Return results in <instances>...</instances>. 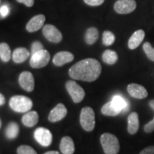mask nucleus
Segmentation results:
<instances>
[{"instance_id":"26","label":"nucleus","mask_w":154,"mask_h":154,"mask_svg":"<svg viewBox=\"0 0 154 154\" xmlns=\"http://www.w3.org/2000/svg\"><path fill=\"white\" fill-rule=\"evenodd\" d=\"M103 44L105 46H111L114 43L115 36L110 31H105L103 34Z\"/></svg>"},{"instance_id":"2","label":"nucleus","mask_w":154,"mask_h":154,"mask_svg":"<svg viewBox=\"0 0 154 154\" xmlns=\"http://www.w3.org/2000/svg\"><path fill=\"white\" fill-rule=\"evenodd\" d=\"M9 106L16 112L26 113L33 106V102L26 96H14L9 100Z\"/></svg>"},{"instance_id":"21","label":"nucleus","mask_w":154,"mask_h":154,"mask_svg":"<svg viewBox=\"0 0 154 154\" xmlns=\"http://www.w3.org/2000/svg\"><path fill=\"white\" fill-rule=\"evenodd\" d=\"M121 111L112 103V101L105 103L101 108V113L105 116H116L119 115Z\"/></svg>"},{"instance_id":"4","label":"nucleus","mask_w":154,"mask_h":154,"mask_svg":"<svg viewBox=\"0 0 154 154\" xmlns=\"http://www.w3.org/2000/svg\"><path fill=\"white\" fill-rule=\"evenodd\" d=\"M81 126L86 131H92L95 127V113L91 107H84L80 114Z\"/></svg>"},{"instance_id":"24","label":"nucleus","mask_w":154,"mask_h":154,"mask_svg":"<svg viewBox=\"0 0 154 154\" xmlns=\"http://www.w3.org/2000/svg\"><path fill=\"white\" fill-rule=\"evenodd\" d=\"M102 59H103V62L107 64H114L118 61V54L113 50H106L102 55Z\"/></svg>"},{"instance_id":"22","label":"nucleus","mask_w":154,"mask_h":154,"mask_svg":"<svg viewBox=\"0 0 154 154\" xmlns=\"http://www.w3.org/2000/svg\"><path fill=\"white\" fill-rule=\"evenodd\" d=\"M99 38V31L95 27L88 28L86 32L85 41L88 45L94 44Z\"/></svg>"},{"instance_id":"15","label":"nucleus","mask_w":154,"mask_h":154,"mask_svg":"<svg viewBox=\"0 0 154 154\" xmlns=\"http://www.w3.org/2000/svg\"><path fill=\"white\" fill-rule=\"evenodd\" d=\"M145 37V32L143 30L139 29L136 31L128 40V46L130 49H135L139 47Z\"/></svg>"},{"instance_id":"36","label":"nucleus","mask_w":154,"mask_h":154,"mask_svg":"<svg viewBox=\"0 0 154 154\" xmlns=\"http://www.w3.org/2000/svg\"><path fill=\"white\" fill-rule=\"evenodd\" d=\"M149 106H151V109L154 111V99L151 100V101H149Z\"/></svg>"},{"instance_id":"11","label":"nucleus","mask_w":154,"mask_h":154,"mask_svg":"<svg viewBox=\"0 0 154 154\" xmlns=\"http://www.w3.org/2000/svg\"><path fill=\"white\" fill-rule=\"evenodd\" d=\"M67 114V109L63 103H59L50 112L48 119L50 122H57L61 121Z\"/></svg>"},{"instance_id":"12","label":"nucleus","mask_w":154,"mask_h":154,"mask_svg":"<svg viewBox=\"0 0 154 154\" xmlns=\"http://www.w3.org/2000/svg\"><path fill=\"white\" fill-rule=\"evenodd\" d=\"M127 91L131 96L138 99H145L148 96V91L143 86L137 84H130L127 86Z\"/></svg>"},{"instance_id":"28","label":"nucleus","mask_w":154,"mask_h":154,"mask_svg":"<svg viewBox=\"0 0 154 154\" xmlns=\"http://www.w3.org/2000/svg\"><path fill=\"white\" fill-rule=\"evenodd\" d=\"M17 152L18 154H37L33 148L26 145L19 146L17 150Z\"/></svg>"},{"instance_id":"34","label":"nucleus","mask_w":154,"mask_h":154,"mask_svg":"<svg viewBox=\"0 0 154 154\" xmlns=\"http://www.w3.org/2000/svg\"><path fill=\"white\" fill-rule=\"evenodd\" d=\"M19 3L24 4L25 6L28 7H31L34 5V0H17Z\"/></svg>"},{"instance_id":"13","label":"nucleus","mask_w":154,"mask_h":154,"mask_svg":"<svg viewBox=\"0 0 154 154\" xmlns=\"http://www.w3.org/2000/svg\"><path fill=\"white\" fill-rule=\"evenodd\" d=\"M44 22H45V16L44 15H36L29 21L26 26V30L29 32H35L42 28V26H44Z\"/></svg>"},{"instance_id":"33","label":"nucleus","mask_w":154,"mask_h":154,"mask_svg":"<svg viewBox=\"0 0 154 154\" xmlns=\"http://www.w3.org/2000/svg\"><path fill=\"white\" fill-rule=\"evenodd\" d=\"M139 154H154V146H149L140 152Z\"/></svg>"},{"instance_id":"39","label":"nucleus","mask_w":154,"mask_h":154,"mask_svg":"<svg viewBox=\"0 0 154 154\" xmlns=\"http://www.w3.org/2000/svg\"><path fill=\"white\" fill-rule=\"evenodd\" d=\"M0 3H1V0H0Z\"/></svg>"},{"instance_id":"10","label":"nucleus","mask_w":154,"mask_h":154,"mask_svg":"<svg viewBox=\"0 0 154 154\" xmlns=\"http://www.w3.org/2000/svg\"><path fill=\"white\" fill-rule=\"evenodd\" d=\"M19 82L21 87L25 91L30 92L34 88V76L29 72H23L19 77Z\"/></svg>"},{"instance_id":"3","label":"nucleus","mask_w":154,"mask_h":154,"mask_svg":"<svg viewBox=\"0 0 154 154\" xmlns=\"http://www.w3.org/2000/svg\"><path fill=\"white\" fill-rule=\"evenodd\" d=\"M101 146L106 154H117L120 150L118 138L113 134L105 133L100 138Z\"/></svg>"},{"instance_id":"9","label":"nucleus","mask_w":154,"mask_h":154,"mask_svg":"<svg viewBox=\"0 0 154 154\" xmlns=\"http://www.w3.org/2000/svg\"><path fill=\"white\" fill-rule=\"evenodd\" d=\"M34 138L38 143L43 146H49L52 142V134L47 128H36L34 131Z\"/></svg>"},{"instance_id":"30","label":"nucleus","mask_w":154,"mask_h":154,"mask_svg":"<svg viewBox=\"0 0 154 154\" xmlns=\"http://www.w3.org/2000/svg\"><path fill=\"white\" fill-rule=\"evenodd\" d=\"M86 5L89 6H99L104 2V0H84Z\"/></svg>"},{"instance_id":"17","label":"nucleus","mask_w":154,"mask_h":154,"mask_svg":"<svg viewBox=\"0 0 154 154\" xmlns=\"http://www.w3.org/2000/svg\"><path fill=\"white\" fill-rule=\"evenodd\" d=\"M128 131L130 134L134 135L139 129V120L136 112L131 113L128 117Z\"/></svg>"},{"instance_id":"37","label":"nucleus","mask_w":154,"mask_h":154,"mask_svg":"<svg viewBox=\"0 0 154 154\" xmlns=\"http://www.w3.org/2000/svg\"><path fill=\"white\" fill-rule=\"evenodd\" d=\"M44 154H60L59 153L58 151H48V152H46Z\"/></svg>"},{"instance_id":"16","label":"nucleus","mask_w":154,"mask_h":154,"mask_svg":"<svg viewBox=\"0 0 154 154\" xmlns=\"http://www.w3.org/2000/svg\"><path fill=\"white\" fill-rule=\"evenodd\" d=\"M60 150L63 154H73L75 151L74 140L69 136L62 138L60 143Z\"/></svg>"},{"instance_id":"18","label":"nucleus","mask_w":154,"mask_h":154,"mask_svg":"<svg viewBox=\"0 0 154 154\" xmlns=\"http://www.w3.org/2000/svg\"><path fill=\"white\" fill-rule=\"evenodd\" d=\"M22 121L25 126L33 127L38 121V114L36 111H28L22 116Z\"/></svg>"},{"instance_id":"27","label":"nucleus","mask_w":154,"mask_h":154,"mask_svg":"<svg viewBox=\"0 0 154 154\" xmlns=\"http://www.w3.org/2000/svg\"><path fill=\"white\" fill-rule=\"evenodd\" d=\"M143 49L145 54L150 60L154 61V48L152 47L149 42H145L143 44Z\"/></svg>"},{"instance_id":"29","label":"nucleus","mask_w":154,"mask_h":154,"mask_svg":"<svg viewBox=\"0 0 154 154\" xmlns=\"http://www.w3.org/2000/svg\"><path fill=\"white\" fill-rule=\"evenodd\" d=\"M42 49H44V47L41 42H33V44H32V55L36 52H38V51H41Z\"/></svg>"},{"instance_id":"6","label":"nucleus","mask_w":154,"mask_h":154,"mask_svg":"<svg viewBox=\"0 0 154 154\" xmlns=\"http://www.w3.org/2000/svg\"><path fill=\"white\" fill-rule=\"evenodd\" d=\"M66 88L74 103H79L84 99L85 91L74 81H68L66 84Z\"/></svg>"},{"instance_id":"25","label":"nucleus","mask_w":154,"mask_h":154,"mask_svg":"<svg viewBox=\"0 0 154 154\" xmlns=\"http://www.w3.org/2000/svg\"><path fill=\"white\" fill-rule=\"evenodd\" d=\"M0 58L4 62H8L11 59V49L7 43L0 44Z\"/></svg>"},{"instance_id":"1","label":"nucleus","mask_w":154,"mask_h":154,"mask_svg":"<svg viewBox=\"0 0 154 154\" xmlns=\"http://www.w3.org/2000/svg\"><path fill=\"white\" fill-rule=\"evenodd\" d=\"M101 73V65L93 58L83 59L75 63L69 71V76L73 79L92 82L99 78Z\"/></svg>"},{"instance_id":"20","label":"nucleus","mask_w":154,"mask_h":154,"mask_svg":"<svg viewBox=\"0 0 154 154\" xmlns=\"http://www.w3.org/2000/svg\"><path fill=\"white\" fill-rule=\"evenodd\" d=\"M112 103L120 110L121 112H127L129 110L130 104L128 100L121 95H115L113 96Z\"/></svg>"},{"instance_id":"7","label":"nucleus","mask_w":154,"mask_h":154,"mask_svg":"<svg viewBox=\"0 0 154 154\" xmlns=\"http://www.w3.org/2000/svg\"><path fill=\"white\" fill-rule=\"evenodd\" d=\"M136 8V2L135 0H118L114 4V10L120 14H129Z\"/></svg>"},{"instance_id":"14","label":"nucleus","mask_w":154,"mask_h":154,"mask_svg":"<svg viewBox=\"0 0 154 154\" xmlns=\"http://www.w3.org/2000/svg\"><path fill=\"white\" fill-rule=\"evenodd\" d=\"M74 56L69 51H60L56 54L53 59L54 64L57 66H61L74 60Z\"/></svg>"},{"instance_id":"31","label":"nucleus","mask_w":154,"mask_h":154,"mask_svg":"<svg viewBox=\"0 0 154 154\" xmlns=\"http://www.w3.org/2000/svg\"><path fill=\"white\" fill-rule=\"evenodd\" d=\"M144 131L146 133H151L154 131V119L149 123L146 124L144 126Z\"/></svg>"},{"instance_id":"35","label":"nucleus","mask_w":154,"mask_h":154,"mask_svg":"<svg viewBox=\"0 0 154 154\" xmlns=\"http://www.w3.org/2000/svg\"><path fill=\"white\" fill-rule=\"evenodd\" d=\"M5 103V98L4 95L0 94V106H2Z\"/></svg>"},{"instance_id":"8","label":"nucleus","mask_w":154,"mask_h":154,"mask_svg":"<svg viewBox=\"0 0 154 154\" xmlns=\"http://www.w3.org/2000/svg\"><path fill=\"white\" fill-rule=\"evenodd\" d=\"M44 36L47 39L53 43H59L62 40V34L55 26L51 24H46L42 29Z\"/></svg>"},{"instance_id":"32","label":"nucleus","mask_w":154,"mask_h":154,"mask_svg":"<svg viewBox=\"0 0 154 154\" xmlns=\"http://www.w3.org/2000/svg\"><path fill=\"white\" fill-rule=\"evenodd\" d=\"M9 14V8L7 5H3L0 7V14L2 17H6Z\"/></svg>"},{"instance_id":"19","label":"nucleus","mask_w":154,"mask_h":154,"mask_svg":"<svg viewBox=\"0 0 154 154\" xmlns=\"http://www.w3.org/2000/svg\"><path fill=\"white\" fill-rule=\"evenodd\" d=\"M29 51L26 48H17V49H14V52L12 54L13 61L17 63H23L28 59V57H29Z\"/></svg>"},{"instance_id":"5","label":"nucleus","mask_w":154,"mask_h":154,"mask_svg":"<svg viewBox=\"0 0 154 154\" xmlns=\"http://www.w3.org/2000/svg\"><path fill=\"white\" fill-rule=\"evenodd\" d=\"M50 60V54L47 50L42 49L32 55L30 66L34 69H40L47 66Z\"/></svg>"},{"instance_id":"38","label":"nucleus","mask_w":154,"mask_h":154,"mask_svg":"<svg viewBox=\"0 0 154 154\" xmlns=\"http://www.w3.org/2000/svg\"><path fill=\"white\" fill-rule=\"evenodd\" d=\"M2 127V120H1V119H0V128H1Z\"/></svg>"},{"instance_id":"23","label":"nucleus","mask_w":154,"mask_h":154,"mask_svg":"<svg viewBox=\"0 0 154 154\" xmlns=\"http://www.w3.org/2000/svg\"><path fill=\"white\" fill-rule=\"evenodd\" d=\"M19 133V125L15 122H10L5 131V134L9 139H14L17 137Z\"/></svg>"}]
</instances>
